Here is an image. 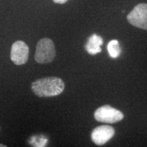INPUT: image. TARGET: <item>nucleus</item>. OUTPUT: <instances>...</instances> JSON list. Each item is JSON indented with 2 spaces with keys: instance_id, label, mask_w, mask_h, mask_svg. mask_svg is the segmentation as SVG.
Wrapping results in <instances>:
<instances>
[{
  "instance_id": "nucleus-7",
  "label": "nucleus",
  "mask_w": 147,
  "mask_h": 147,
  "mask_svg": "<svg viewBox=\"0 0 147 147\" xmlns=\"http://www.w3.org/2000/svg\"><path fill=\"white\" fill-rule=\"evenodd\" d=\"M103 45L102 37L96 34H93L89 37V40L85 46V49L90 55H94L102 51L101 46Z\"/></svg>"
},
{
  "instance_id": "nucleus-4",
  "label": "nucleus",
  "mask_w": 147,
  "mask_h": 147,
  "mask_svg": "<svg viewBox=\"0 0 147 147\" xmlns=\"http://www.w3.org/2000/svg\"><path fill=\"white\" fill-rule=\"evenodd\" d=\"M127 19L133 26L147 30V3H139L134 7Z\"/></svg>"
},
{
  "instance_id": "nucleus-9",
  "label": "nucleus",
  "mask_w": 147,
  "mask_h": 147,
  "mask_svg": "<svg viewBox=\"0 0 147 147\" xmlns=\"http://www.w3.org/2000/svg\"><path fill=\"white\" fill-rule=\"evenodd\" d=\"M55 3H60V4H63V3H65L67 2L68 0H53Z\"/></svg>"
},
{
  "instance_id": "nucleus-6",
  "label": "nucleus",
  "mask_w": 147,
  "mask_h": 147,
  "mask_svg": "<svg viewBox=\"0 0 147 147\" xmlns=\"http://www.w3.org/2000/svg\"><path fill=\"white\" fill-rule=\"evenodd\" d=\"M115 134V129L109 125L97 127L91 133V140L95 144H105Z\"/></svg>"
},
{
  "instance_id": "nucleus-3",
  "label": "nucleus",
  "mask_w": 147,
  "mask_h": 147,
  "mask_svg": "<svg viewBox=\"0 0 147 147\" xmlns=\"http://www.w3.org/2000/svg\"><path fill=\"white\" fill-rule=\"evenodd\" d=\"M124 115L120 110L109 105L101 106L95 110L94 118L99 122L115 123L123 119Z\"/></svg>"
},
{
  "instance_id": "nucleus-2",
  "label": "nucleus",
  "mask_w": 147,
  "mask_h": 147,
  "mask_svg": "<svg viewBox=\"0 0 147 147\" xmlns=\"http://www.w3.org/2000/svg\"><path fill=\"white\" fill-rule=\"evenodd\" d=\"M56 55L54 42L50 38H43L38 42L35 53L37 63H48L54 59Z\"/></svg>"
},
{
  "instance_id": "nucleus-5",
  "label": "nucleus",
  "mask_w": 147,
  "mask_h": 147,
  "mask_svg": "<svg viewBox=\"0 0 147 147\" xmlns=\"http://www.w3.org/2000/svg\"><path fill=\"white\" fill-rule=\"evenodd\" d=\"M29 47L27 44L21 40L14 42L11 48L10 59L17 65L25 64L28 60Z\"/></svg>"
},
{
  "instance_id": "nucleus-10",
  "label": "nucleus",
  "mask_w": 147,
  "mask_h": 147,
  "mask_svg": "<svg viewBox=\"0 0 147 147\" xmlns=\"http://www.w3.org/2000/svg\"><path fill=\"white\" fill-rule=\"evenodd\" d=\"M6 146L4 144H0V147H5Z\"/></svg>"
},
{
  "instance_id": "nucleus-8",
  "label": "nucleus",
  "mask_w": 147,
  "mask_h": 147,
  "mask_svg": "<svg viewBox=\"0 0 147 147\" xmlns=\"http://www.w3.org/2000/svg\"><path fill=\"white\" fill-rule=\"evenodd\" d=\"M108 51L109 53L110 56L112 58L116 59L119 57L120 56L121 53V49L119 45V41L117 40H111L109 43H108Z\"/></svg>"
},
{
  "instance_id": "nucleus-1",
  "label": "nucleus",
  "mask_w": 147,
  "mask_h": 147,
  "mask_svg": "<svg viewBox=\"0 0 147 147\" xmlns=\"http://www.w3.org/2000/svg\"><path fill=\"white\" fill-rule=\"evenodd\" d=\"M65 89V84L57 77H47L33 82L32 89L40 97H53L61 94Z\"/></svg>"
}]
</instances>
